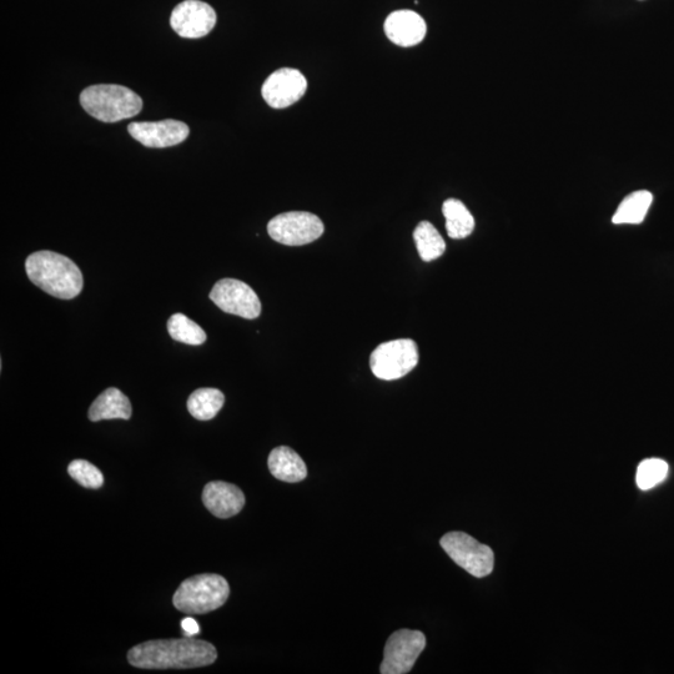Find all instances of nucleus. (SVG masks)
<instances>
[{"instance_id":"1","label":"nucleus","mask_w":674,"mask_h":674,"mask_svg":"<svg viewBox=\"0 0 674 674\" xmlns=\"http://www.w3.org/2000/svg\"><path fill=\"white\" fill-rule=\"evenodd\" d=\"M218 652L211 643L184 637L180 640L148 641L128 653L130 665L142 670H186L213 665Z\"/></svg>"},{"instance_id":"2","label":"nucleus","mask_w":674,"mask_h":674,"mask_svg":"<svg viewBox=\"0 0 674 674\" xmlns=\"http://www.w3.org/2000/svg\"><path fill=\"white\" fill-rule=\"evenodd\" d=\"M30 281L45 293L62 300H72L82 293V271L67 256L54 251H37L25 261Z\"/></svg>"},{"instance_id":"3","label":"nucleus","mask_w":674,"mask_h":674,"mask_svg":"<svg viewBox=\"0 0 674 674\" xmlns=\"http://www.w3.org/2000/svg\"><path fill=\"white\" fill-rule=\"evenodd\" d=\"M80 104L85 112L103 123L122 122L143 109V100L137 93L117 84L92 85L80 94Z\"/></svg>"},{"instance_id":"4","label":"nucleus","mask_w":674,"mask_h":674,"mask_svg":"<svg viewBox=\"0 0 674 674\" xmlns=\"http://www.w3.org/2000/svg\"><path fill=\"white\" fill-rule=\"evenodd\" d=\"M230 587L223 576L206 573L188 578L173 597L176 610L185 615H205L218 610L228 601Z\"/></svg>"},{"instance_id":"5","label":"nucleus","mask_w":674,"mask_h":674,"mask_svg":"<svg viewBox=\"0 0 674 674\" xmlns=\"http://www.w3.org/2000/svg\"><path fill=\"white\" fill-rule=\"evenodd\" d=\"M419 364V347L414 340L399 339L384 342L376 347L370 357L372 374L377 379L399 380Z\"/></svg>"},{"instance_id":"6","label":"nucleus","mask_w":674,"mask_h":674,"mask_svg":"<svg viewBox=\"0 0 674 674\" xmlns=\"http://www.w3.org/2000/svg\"><path fill=\"white\" fill-rule=\"evenodd\" d=\"M440 543L452 561L464 568L470 575L482 578L491 575L494 570V551L467 533H447L441 538Z\"/></svg>"},{"instance_id":"7","label":"nucleus","mask_w":674,"mask_h":674,"mask_svg":"<svg viewBox=\"0 0 674 674\" xmlns=\"http://www.w3.org/2000/svg\"><path fill=\"white\" fill-rule=\"evenodd\" d=\"M323 221L306 211H290L271 219L268 224L270 238L288 246H301L318 240L324 234Z\"/></svg>"},{"instance_id":"8","label":"nucleus","mask_w":674,"mask_h":674,"mask_svg":"<svg viewBox=\"0 0 674 674\" xmlns=\"http://www.w3.org/2000/svg\"><path fill=\"white\" fill-rule=\"evenodd\" d=\"M426 647V637L420 631L400 630L386 642L382 674H406L415 666Z\"/></svg>"},{"instance_id":"9","label":"nucleus","mask_w":674,"mask_h":674,"mask_svg":"<svg viewBox=\"0 0 674 674\" xmlns=\"http://www.w3.org/2000/svg\"><path fill=\"white\" fill-rule=\"evenodd\" d=\"M213 303L226 314L254 320L261 314L258 295L248 284L236 279H223L214 285L209 295Z\"/></svg>"},{"instance_id":"10","label":"nucleus","mask_w":674,"mask_h":674,"mask_svg":"<svg viewBox=\"0 0 674 674\" xmlns=\"http://www.w3.org/2000/svg\"><path fill=\"white\" fill-rule=\"evenodd\" d=\"M216 20L215 10L208 3L185 0L171 13L170 25L181 38L198 39L214 29Z\"/></svg>"},{"instance_id":"11","label":"nucleus","mask_w":674,"mask_h":674,"mask_svg":"<svg viewBox=\"0 0 674 674\" xmlns=\"http://www.w3.org/2000/svg\"><path fill=\"white\" fill-rule=\"evenodd\" d=\"M308 90V80L298 69L281 68L265 80L261 94L271 108L284 109L299 102Z\"/></svg>"},{"instance_id":"12","label":"nucleus","mask_w":674,"mask_h":674,"mask_svg":"<svg viewBox=\"0 0 674 674\" xmlns=\"http://www.w3.org/2000/svg\"><path fill=\"white\" fill-rule=\"evenodd\" d=\"M128 132L147 148H170L185 142L189 137L188 125L179 120L139 122L128 125Z\"/></svg>"},{"instance_id":"13","label":"nucleus","mask_w":674,"mask_h":674,"mask_svg":"<svg viewBox=\"0 0 674 674\" xmlns=\"http://www.w3.org/2000/svg\"><path fill=\"white\" fill-rule=\"evenodd\" d=\"M385 33L399 47H414L425 39L427 25L421 15L412 10H396L385 20Z\"/></svg>"},{"instance_id":"14","label":"nucleus","mask_w":674,"mask_h":674,"mask_svg":"<svg viewBox=\"0 0 674 674\" xmlns=\"http://www.w3.org/2000/svg\"><path fill=\"white\" fill-rule=\"evenodd\" d=\"M203 504L215 517L230 518L243 510L245 495L238 486L228 482H209L204 487Z\"/></svg>"},{"instance_id":"15","label":"nucleus","mask_w":674,"mask_h":674,"mask_svg":"<svg viewBox=\"0 0 674 674\" xmlns=\"http://www.w3.org/2000/svg\"><path fill=\"white\" fill-rule=\"evenodd\" d=\"M268 465L275 479L289 484L303 481L308 476V467L304 460L290 447L280 446L271 451Z\"/></svg>"},{"instance_id":"16","label":"nucleus","mask_w":674,"mask_h":674,"mask_svg":"<svg viewBox=\"0 0 674 674\" xmlns=\"http://www.w3.org/2000/svg\"><path fill=\"white\" fill-rule=\"evenodd\" d=\"M132 404L122 391L110 387L100 394L90 406L88 416L93 422L103 420H129L132 417Z\"/></svg>"},{"instance_id":"17","label":"nucleus","mask_w":674,"mask_h":674,"mask_svg":"<svg viewBox=\"0 0 674 674\" xmlns=\"http://www.w3.org/2000/svg\"><path fill=\"white\" fill-rule=\"evenodd\" d=\"M442 214L446 219V230L451 239H465L475 229V219L462 201L446 200L442 205Z\"/></svg>"},{"instance_id":"18","label":"nucleus","mask_w":674,"mask_h":674,"mask_svg":"<svg viewBox=\"0 0 674 674\" xmlns=\"http://www.w3.org/2000/svg\"><path fill=\"white\" fill-rule=\"evenodd\" d=\"M653 195L650 191L640 190L635 191L625 199H623L620 206L613 215L612 223L617 225L622 224H641L646 219L648 210L651 208Z\"/></svg>"},{"instance_id":"19","label":"nucleus","mask_w":674,"mask_h":674,"mask_svg":"<svg viewBox=\"0 0 674 674\" xmlns=\"http://www.w3.org/2000/svg\"><path fill=\"white\" fill-rule=\"evenodd\" d=\"M225 396L218 389L195 390L188 400V410L190 415L199 421L213 420L219 414L221 407L224 406Z\"/></svg>"},{"instance_id":"20","label":"nucleus","mask_w":674,"mask_h":674,"mask_svg":"<svg viewBox=\"0 0 674 674\" xmlns=\"http://www.w3.org/2000/svg\"><path fill=\"white\" fill-rule=\"evenodd\" d=\"M414 240L421 259L426 263L441 258L446 251L444 238L429 221H421L416 226Z\"/></svg>"},{"instance_id":"21","label":"nucleus","mask_w":674,"mask_h":674,"mask_svg":"<svg viewBox=\"0 0 674 674\" xmlns=\"http://www.w3.org/2000/svg\"><path fill=\"white\" fill-rule=\"evenodd\" d=\"M168 333L171 339L191 346L203 345L206 339L205 331L184 314H174L168 321Z\"/></svg>"},{"instance_id":"22","label":"nucleus","mask_w":674,"mask_h":674,"mask_svg":"<svg viewBox=\"0 0 674 674\" xmlns=\"http://www.w3.org/2000/svg\"><path fill=\"white\" fill-rule=\"evenodd\" d=\"M670 466L661 459H647L642 461L637 469L636 482L642 491L653 489L666 480Z\"/></svg>"},{"instance_id":"23","label":"nucleus","mask_w":674,"mask_h":674,"mask_svg":"<svg viewBox=\"0 0 674 674\" xmlns=\"http://www.w3.org/2000/svg\"><path fill=\"white\" fill-rule=\"evenodd\" d=\"M68 474L85 489H100L104 476L97 466L85 460H74L68 466Z\"/></svg>"},{"instance_id":"24","label":"nucleus","mask_w":674,"mask_h":674,"mask_svg":"<svg viewBox=\"0 0 674 674\" xmlns=\"http://www.w3.org/2000/svg\"><path fill=\"white\" fill-rule=\"evenodd\" d=\"M181 628H183L185 637H194L199 635L200 632L199 623L191 617H186L183 621H181Z\"/></svg>"}]
</instances>
